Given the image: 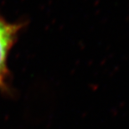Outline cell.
<instances>
[{"instance_id": "cell-1", "label": "cell", "mask_w": 129, "mask_h": 129, "mask_svg": "<svg viewBox=\"0 0 129 129\" xmlns=\"http://www.w3.org/2000/svg\"><path fill=\"white\" fill-rule=\"evenodd\" d=\"M22 28L23 24L9 23L0 16V89L3 91L7 90L8 56Z\"/></svg>"}]
</instances>
